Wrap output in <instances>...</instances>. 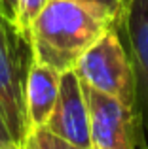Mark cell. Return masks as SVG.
Returning <instances> with one entry per match:
<instances>
[{
	"instance_id": "1",
	"label": "cell",
	"mask_w": 148,
	"mask_h": 149,
	"mask_svg": "<svg viewBox=\"0 0 148 149\" xmlns=\"http://www.w3.org/2000/svg\"><path fill=\"white\" fill-rule=\"evenodd\" d=\"M114 25L116 19L101 8L49 0L29 34L32 55L61 74L74 70L78 58Z\"/></svg>"
},
{
	"instance_id": "2",
	"label": "cell",
	"mask_w": 148,
	"mask_h": 149,
	"mask_svg": "<svg viewBox=\"0 0 148 149\" xmlns=\"http://www.w3.org/2000/svg\"><path fill=\"white\" fill-rule=\"evenodd\" d=\"M34 61L32 45L0 10V115L10 138L25 146V83Z\"/></svg>"
},
{
	"instance_id": "3",
	"label": "cell",
	"mask_w": 148,
	"mask_h": 149,
	"mask_svg": "<svg viewBox=\"0 0 148 149\" xmlns=\"http://www.w3.org/2000/svg\"><path fill=\"white\" fill-rule=\"evenodd\" d=\"M74 72L82 83L116 96L133 108V72L116 25L78 58Z\"/></svg>"
},
{
	"instance_id": "4",
	"label": "cell",
	"mask_w": 148,
	"mask_h": 149,
	"mask_svg": "<svg viewBox=\"0 0 148 149\" xmlns=\"http://www.w3.org/2000/svg\"><path fill=\"white\" fill-rule=\"evenodd\" d=\"M89 109L91 149H146L133 108L82 83Z\"/></svg>"
},
{
	"instance_id": "5",
	"label": "cell",
	"mask_w": 148,
	"mask_h": 149,
	"mask_svg": "<svg viewBox=\"0 0 148 149\" xmlns=\"http://www.w3.org/2000/svg\"><path fill=\"white\" fill-rule=\"evenodd\" d=\"M116 26L122 29L133 72L135 119L148 146V0H125Z\"/></svg>"
},
{
	"instance_id": "6",
	"label": "cell",
	"mask_w": 148,
	"mask_h": 149,
	"mask_svg": "<svg viewBox=\"0 0 148 149\" xmlns=\"http://www.w3.org/2000/svg\"><path fill=\"white\" fill-rule=\"evenodd\" d=\"M44 128L68 143H74L82 149H91L87 100L84 95L82 81L74 70L61 74L59 96L51 117Z\"/></svg>"
},
{
	"instance_id": "7",
	"label": "cell",
	"mask_w": 148,
	"mask_h": 149,
	"mask_svg": "<svg viewBox=\"0 0 148 149\" xmlns=\"http://www.w3.org/2000/svg\"><path fill=\"white\" fill-rule=\"evenodd\" d=\"M61 72L34 58L25 83V127L27 140L48 125L59 96Z\"/></svg>"
},
{
	"instance_id": "8",
	"label": "cell",
	"mask_w": 148,
	"mask_h": 149,
	"mask_svg": "<svg viewBox=\"0 0 148 149\" xmlns=\"http://www.w3.org/2000/svg\"><path fill=\"white\" fill-rule=\"evenodd\" d=\"M49 0H15V10H13V25L19 29V32L29 38L30 29L42 10L46 8ZM30 40V38H29Z\"/></svg>"
},
{
	"instance_id": "9",
	"label": "cell",
	"mask_w": 148,
	"mask_h": 149,
	"mask_svg": "<svg viewBox=\"0 0 148 149\" xmlns=\"http://www.w3.org/2000/svg\"><path fill=\"white\" fill-rule=\"evenodd\" d=\"M30 140L36 143L38 149H82V147L74 146V143L65 142L63 138H59V136L51 134V132L46 130V128H40V130H36L32 136H30Z\"/></svg>"
},
{
	"instance_id": "10",
	"label": "cell",
	"mask_w": 148,
	"mask_h": 149,
	"mask_svg": "<svg viewBox=\"0 0 148 149\" xmlns=\"http://www.w3.org/2000/svg\"><path fill=\"white\" fill-rule=\"evenodd\" d=\"M76 2H82V4H89V6H95V8H101L104 10L106 13H110L112 17L118 21L120 13L123 11V6H125V0H76Z\"/></svg>"
},
{
	"instance_id": "11",
	"label": "cell",
	"mask_w": 148,
	"mask_h": 149,
	"mask_svg": "<svg viewBox=\"0 0 148 149\" xmlns=\"http://www.w3.org/2000/svg\"><path fill=\"white\" fill-rule=\"evenodd\" d=\"M0 10L13 21V10H15V0H0Z\"/></svg>"
},
{
	"instance_id": "12",
	"label": "cell",
	"mask_w": 148,
	"mask_h": 149,
	"mask_svg": "<svg viewBox=\"0 0 148 149\" xmlns=\"http://www.w3.org/2000/svg\"><path fill=\"white\" fill-rule=\"evenodd\" d=\"M8 140H11V138H10V132H8L6 123H4L2 115H0V142H8ZM11 142H13V140H11Z\"/></svg>"
},
{
	"instance_id": "13",
	"label": "cell",
	"mask_w": 148,
	"mask_h": 149,
	"mask_svg": "<svg viewBox=\"0 0 148 149\" xmlns=\"http://www.w3.org/2000/svg\"><path fill=\"white\" fill-rule=\"evenodd\" d=\"M0 149H25V146H21V143H17V142H11V140H8V142H0Z\"/></svg>"
},
{
	"instance_id": "14",
	"label": "cell",
	"mask_w": 148,
	"mask_h": 149,
	"mask_svg": "<svg viewBox=\"0 0 148 149\" xmlns=\"http://www.w3.org/2000/svg\"><path fill=\"white\" fill-rule=\"evenodd\" d=\"M25 149H38V147H36V143L29 138V140H27V143H25Z\"/></svg>"
},
{
	"instance_id": "15",
	"label": "cell",
	"mask_w": 148,
	"mask_h": 149,
	"mask_svg": "<svg viewBox=\"0 0 148 149\" xmlns=\"http://www.w3.org/2000/svg\"><path fill=\"white\" fill-rule=\"evenodd\" d=\"M146 149H148V146H146Z\"/></svg>"
}]
</instances>
